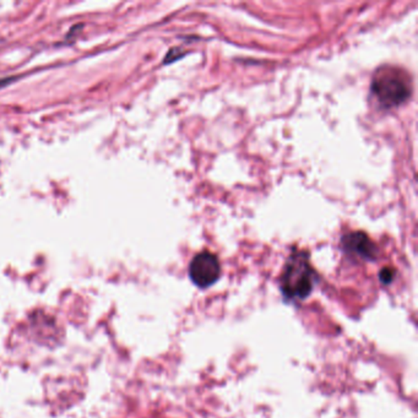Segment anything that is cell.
Masks as SVG:
<instances>
[{
  "label": "cell",
  "mask_w": 418,
  "mask_h": 418,
  "mask_svg": "<svg viewBox=\"0 0 418 418\" xmlns=\"http://www.w3.org/2000/svg\"><path fill=\"white\" fill-rule=\"evenodd\" d=\"M372 92L383 107H397L411 95V85L400 69H380L374 75Z\"/></svg>",
  "instance_id": "cell-2"
},
{
  "label": "cell",
  "mask_w": 418,
  "mask_h": 418,
  "mask_svg": "<svg viewBox=\"0 0 418 418\" xmlns=\"http://www.w3.org/2000/svg\"><path fill=\"white\" fill-rule=\"evenodd\" d=\"M221 276L220 260L210 252L195 255L189 265V277L199 289H208Z\"/></svg>",
  "instance_id": "cell-3"
},
{
  "label": "cell",
  "mask_w": 418,
  "mask_h": 418,
  "mask_svg": "<svg viewBox=\"0 0 418 418\" xmlns=\"http://www.w3.org/2000/svg\"><path fill=\"white\" fill-rule=\"evenodd\" d=\"M342 248L346 253L356 255L364 260H375L378 256V248L363 232H353L342 238Z\"/></svg>",
  "instance_id": "cell-4"
},
{
  "label": "cell",
  "mask_w": 418,
  "mask_h": 418,
  "mask_svg": "<svg viewBox=\"0 0 418 418\" xmlns=\"http://www.w3.org/2000/svg\"><path fill=\"white\" fill-rule=\"evenodd\" d=\"M318 281V275L309 263V255L297 252L289 256L281 275V292L287 302L305 300Z\"/></svg>",
  "instance_id": "cell-1"
},
{
  "label": "cell",
  "mask_w": 418,
  "mask_h": 418,
  "mask_svg": "<svg viewBox=\"0 0 418 418\" xmlns=\"http://www.w3.org/2000/svg\"><path fill=\"white\" fill-rule=\"evenodd\" d=\"M394 277H395V270L391 269V267H384V269L380 272V274H379L380 281L385 283V285H389V283H393Z\"/></svg>",
  "instance_id": "cell-5"
}]
</instances>
